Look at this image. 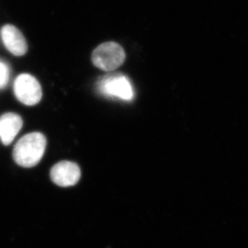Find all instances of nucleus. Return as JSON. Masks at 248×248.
<instances>
[{"label":"nucleus","mask_w":248,"mask_h":248,"mask_svg":"<svg viewBox=\"0 0 248 248\" xmlns=\"http://www.w3.org/2000/svg\"><path fill=\"white\" fill-rule=\"evenodd\" d=\"M125 60V53L117 43L107 42L99 45L92 55V61L96 68L112 71L119 68Z\"/></svg>","instance_id":"f03ea898"},{"label":"nucleus","mask_w":248,"mask_h":248,"mask_svg":"<svg viewBox=\"0 0 248 248\" xmlns=\"http://www.w3.org/2000/svg\"><path fill=\"white\" fill-rule=\"evenodd\" d=\"M23 126V120L14 112H7L0 117V139L8 145L13 141Z\"/></svg>","instance_id":"0eeeda50"},{"label":"nucleus","mask_w":248,"mask_h":248,"mask_svg":"<svg viewBox=\"0 0 248 248\" xmlns=\"http://www.w3.org/2000/svg\"><path fill=\"white\" fill-rule=\"evenodd\" d=\"M16 98L26 106H35L42 98V89L33 76L24 73L18 76L14 82Z\"/></svg>","instance_id":"20e7f679"},{"label":"nucleus","mask_w":248,"mask_h":248,"mask_svg":"<svg viewBox=\"0 0 248 248\" xmlns=\"http://www.w3.org/2000/svg\"><path fill=\"white\" fill-rule=\"evenodd\" d=\"M97 89L105 96L131 101L134 98V90L129 79L121 75L106 76L101 78L97 84Z\"/></svg>","instance_id":"7ed1b4c3"},{"label":"nucleus","mask_w":248,"mask_h":248,"mask_svg":"<svg viewBox=\"0 0 248 248\" xmlns=\"http://www.w3.org/2000/svg\"><path fill=\"white\" fill-rule=\"evenodd\" d=\"M5 47L16 56H24L28 51V44L21 31L13 25H4L0 31Z\"/></svg>","instance_id":"423d86ee"},{"label":"nucleus","mask_w":248,"mask_h":248,"mask_svg":"<svg viewBox=\"0 0 248 248\" xmlns=\"http://www.w3.org/2000/svg\"><path fill=\"white\" fill-rule=\"evenodd\" d=\"M50 175L55 184L63 187H68L78 183L81 173L78 164L68 161H63L52 167Z\"/></svg>","instance_id":"39448f33"},{"label":"nucleus","mask_w":248,"mask_h":248,"mask_svg":"<svg viewBox=\"0 0 248 248\" xmlns=\"http://www.w3.org/2000/svg\"><path fill=\"white\" fill-rule=\"evenodd\" d=\"M10 68L7 64L0 61V89L4 88L9 81Z\"/></svg>","instance_id":"6e6552de"},{"label":"nucleus","mask_w":248,"mask_h":248,"mask_svg":"<svg viewBox=\"0 0 248 248\" xmlns=\"http://www.w3.org/2000/svg\"><path fill=\"white\" fill-rule=\"evenodd\" d=\"M47 145L45 135L37 132L22 137L15 145L13 158L23 167H33L40 162Z\"/></svg>","instance_id":"f257e3e1"}]
</instances>
